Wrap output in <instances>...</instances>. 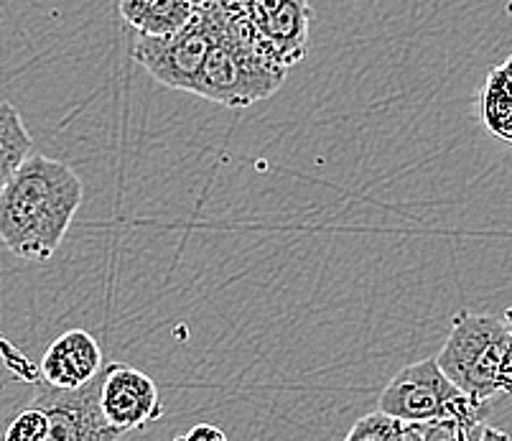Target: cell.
<instances>
[{
	"label": "cell",
	"instance_id": "6da1fadb",
	"mask_svg": "<svg viewBox=\"0 0 512 441\" xmlns=\"http://www.w3.org/2000/svg\"><path fill=\"white\" fill-rule=\"evenodd\" d=\"M85 202V184L69 164L31 153L0 187V243L16 258L49 263Z\"/></svg>",
	"mask_w": 512,
	"mask_h": 441
},
{
	"label": "cell",
	"instance_id": "7a4b0ae2",
	"mask_svg": "<svg viewBox=\"0 0 512 441\" xmlns=\"http://www.w3.org/2000/svg\"><path fill=\"white\" fill-rule=\"evenodd\" d=\"M197 8L212 21L214 44L192 95L235 110L276 95L288 67L265 54L245 13L227 16L207 3Z\"/></svg>",
	"mask_w": 512,
	"mask_h": 441
},
{
	"label": "cell",
	"instance_id": "3957f363",
	"mask_svg": "<svg viewBox=\"0 0 512 441\" xmlns=\"http://www.w3.org/2000/svg\"><path fill=\"white\" fill-rule=\"evenodd\" d=\"M380 408L403 421H462L474 431L472 441L507 439L505 431L484 424L487 403L474 401L459 385L451 383L436 357L413 362L400 370L380 393Z\"/></svg>",
	"mask_w": 512,
	"mask_h": 441
},
{
	"label": "cell",
	"instance_id": "277c9868",
	"mask_svg": "<svg viewBox=\"0 0 512 441\" xmlns=\"http://www.w3.org/2000/svg\"><path fill=\"white\" fill-rule=\"evenodd\" d=\"M512 347L507 317L459 311L451 322L449 340L436 355L441 370L474 401L490 403L502 393V370Z\"/></svg>",
	"mask_w": 512,
	"mask_h": 441
},
{
	"label": "cell",
	"instance_id": "5b68a950",
	"mask_svg": "<svg viewBox=\"0 0 512 441\" xmlns=\"http://www.w3.org/2000/svg\"><path fill=\"white\" fill-rule=\"evenodd\" d=\"M214 44V26L204 11H194L192 21L166 36H141L133 46V59L169 90L194 92L204 62Z\"/></svg>",
	"mask_w": 512,
	"mask_h": 441
},
{
	"label": "cell",
	"instance_id": "8992f818",
	"mask_svg": "<svg viewBox=\"0 0 512 441\" xmlns=\"http://www.w3.org/2000/svg\"><path fill=\"white\" fill-rule=\"evenodd\" d=\"M105 368L85 383L82 388H54V385L36 380V406L49 416V441H115L120 431L105 419L100 403V388Z\"/></svg>",
	"mask_w": 512,
	"mask_h": 441
},
{
	"label": "cell",
	"instance_id": "52a82bcc",
	"mask_svg": "<svg viewBox=\"0 0 512 441\" xmlns=\"http://www.w3.org/2000/svg\"><path fill=\"white\" fill-rule=\"evenodd\" d=\"M242 13L265 54L288 69L304 59L314 16L309 0H242Z\"/></svg>",
	"mask_w": 512,
	"mask_h": 441
},
{
	"label": "cell",
	"instance_id": "ba28073f",
	"mask_svg": "<svg viewBox=\"0 0 512 441\" xmlns=\"http://www.w3.org/2000/svg\"><path fill=\"white\" fill-rule=\"evenodd\" d=\"M100 403L105 419L123 436L143 429L146 424H153L166 411L158 385L153 383L151 375L133 368V365H125V362L105 365Z\"/></svg>",
	"mask_w": 512,
	"mask_h": 441
},
{
	"label": "cell",
	"instance_id": "9c48e42d",
	"mask_svg": "<svg viewBox=\"0 0 512 441\" xmlns=\"http://www.w3.org/2000/svg\"><path fill=\"white\" fill-rule=\"evenodd\" d=\"M102 368V350L95 337L85 329H69L41 357V380L72 391L90 383Z\"/></svg>",
	"mask_w": 512,
	"mask_h": 441
},
{
	"label": "cell",
	"instance_id": "30bf717a",
	"mask_svg": "<svg viewBox=\"0 0 512 441\" xmlns=\"http://www.w3.org/2000/svg\"><path fill=\"white\" fill-rule=\"evenodd\" d=\"M192 0H120V18L141 36H166L192 21Z\"/></svg>",
	"mask_w": 512,
	"mask_h": 441
},
{
	"label": "cell",
	"instance_id": "8fae6325",
	"mask_svg": "<svg viewBox=\"0 0 512 441\" xmlns=\"http://www.w3.org/2000/svg\"><path fill=\"white\" fill-rule=\"evenodd\" d=\"M479 118L497 141L512 143V57L487 74L479 90Z\"/></svg>",
	"mask_w": 512,
	"mask_h": 441
},
{
	"label": "cell",
	"instance_id": "7c38bea8",
	"mask_svg": "<svg viewBox=\"0 0 512 441\" xmlns=\"http://www.w3.org/2000/svg\"><path fill=\"white\" fill-rule=\"evenodd\" d=\"M31 133L11 102L0 100V187L31 156Z\"/></svg>",
	"mask_w": 512,
	"mask_h": 441
},
{
	"label": "cell",
	"instance_id": "4fadbf2b",
	"mask_svg": "<svg viewBox=\"0 0 512 441\" xmlns=\"http://www.w3.org/2000/svg\"><path fill=\"white\" fill-rule=\"evenodd\" d=\"M406 434V421L393 416V413L377 408V411L367 413L355 426L349 429V441H403Z\"/></svg>",
	"mask_w": 512,
	"mask_h": 441
},
{
	"label": "cell",
	"instance_id": "5bb4252c",
	"mask_svg": "<svg viewBox=\"0 0 512 441\" xmlns=\"http://www.w3.org/2000/svg\"><path fill=\"white\" fill-rule=\"evenodd\" d=\"M49 416L41 406L31 403L26 411H21L16 419L8 424L6 439L8 441H49Z\"/></svg>",
	"mask_w": 512,
	"mask_h": 441
},
{
	"label": "cell",
	"instance_id": "9a60e30c",
	"mask_svg": "<svg viewBox=\"0 0 512 441\" xmlns=\"http://www.w3.org/2000/svg\"><path fill=\"white\" fill-rule=\"evenodd\" d=\"M227 434L222 429L212 424H197L192 429L186 431V434L179 436V441H225Z\"/></svg>",
	"mask_w": 512,
	"mask_h": 441
},
{
	"label": "cell",
	"instance_id": "2e32d148",
	"mask_svg": "<svg viewBox=\"0 0 512 441\" xmlns=\"http://www.w3.org/2000/svg\"><path fill=\"white\" fill-rule=\"evenodd\" d=\"M192 3H194V6H197V3H202V0H192Z\"/></svg>",
	"mask_w": 512,
	"mask_h": 441
}]
</instances>
